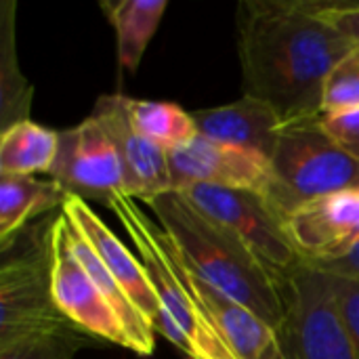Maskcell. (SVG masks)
<instances>
[{
	"label": "cell",
	"mask_w": 359,
	"mask_h": 359,
	"mask_svg": "<svg viewBox=\"0 0 359 359\" xmlns=\"http://www.w3.org/2000/svg\"><path fill=\"white\" fill-rule=\"evenodd\" d=\"M324 276L328 282V290H330L334 309L349 334V341H351L359 359V282L330 276V273H324Z\"/></svg>",
	"instance_id": "cell-23"
},
{
	"label": "cell",
	"mask_w": 359,
	"mask_h": 359,
	"mask_svg": "<svg viewBox=\"0 0 359 359\" xmlns=\"http://www.w3.org/2000/svg\"><path fill=\"white\" fill-rule=\"evenodd\" d=\"M107 208L120 219L124 231L135 244L158 297L160 320L156 332H162L191 359H240L210 326L194 294L175 271L158 221L139 206V200L126 194H116Z\"/></svg>",
	"instance_id": "cell-3"
},
{
	"label": "cell",
	"mask_w": 359,
	"mask_h": 359,
	"mask_svg": "<svg viewBox=\"0 0 359 359\" xmlns=\"http://www.w3.org/2000/svg\"><path fill=\"white\" fill-rule=\"evenodd\" d=\"M286 318L278 330L284 359H358L334 309L326 276L303 265L284 284Z\"/></svg>",
	"instance_id": "cell-7"
},
{
	"label": "cell",
	"mask_w": 359,
	"mask_h": 359,
	"mask_svg": "<svg viewBox=\"0 0 359 359\" xmlns=\"http://www.w3.org/2000/svg\"><path fill=\"white\" fill-rule=\"evenodd\" d=\"M126 109L133 128L141 137L164 147L166 151L198 137V128L191 118V111H185L177 103L128 97Z\"/></svg>",
	"instance_id": "cell-20"
},
{
	"label": "cell",
	"mask_w": 359,
	"mask_h": 359,
	"mask_svg": "<svg viewBox=\"0 0 359 359\" xmlns=\"http://www.w3.org/2000/svg\"><path fill=\"white\" fill-rule=\"evenodd\" d=\"M55 217L29 223L0 244V349L69 324L50 290Z\"/></svg>",
	"instance_id": "cell-4"
},
{
	"label": "cell",
	"mask_w": 359,
	"mask_h": 359,
	"mask_svg": "<svg viewBox=\"0 0 359 359\" xmlns=\"http://www.w3.org/2000/svg\"><path fill=\"white\" fill-rule=\"evenodd\" d=\"M50 290L57 309L78 330L130 349L116 311L74 257L69 244V223L61 210L50 227Z\"/></svg>",
	"instance_id": "cell-8"
},
{
	"label": "cell",
	"mask_w": 359,
	"mask_h": 359,
	"mask_svg": "<svg viewBox=\"0 0 359 359\" xmlns=\"http://www.w3.org/2000/svg\"><path fill=\"white\" fill-rule=\"evenodd\" d=\"M284 227L309 267L347 257L359 246V189L337 191L301 206L284 221Z\"/></svg>",
	"instance_id": "cell-11"
},
{
	"label": "cell",
	"mask_w": 359,
	"mask_h": 359,
	"mask_svg": "<svg viewBox=\"0 0 359 359\" xmlns=\"http://www.w3.org/2000/svg\"><path fill=\"white\" fill-rule=\"evenodd\" d=\"M48 177L67 194L97 200L105 206L116 194H124L118 151L93 116L59 133V149Z\"/></svg>",
	"instance_id": "cell-9"
},
{
	"label": "cell",
	"mask_w": 359,
	"mask_h": 359,
	"mask_svg": "<svg viewBox=\"0 0 359 359\" xmlns=\"http://www.w3.org/2000/svg\"><path fill=\"white\" fill-rule=\"evenodd\" d=\"M82 334L84 332L74 324H67L53 332L36 334L0 349V359H74L86 345Z\"/></svg>",
	"instance_id": "cell-21"
},
{
	"label": "cell",
	"mask_w": 359,
	"mask_h": 359,
	"mask_svg": "<svg viewBox=\"0 0 359 359\" xmlns=\"http://www.w3.org/2000/svg\"><path fill=\"white\" fill-rule=\"evenodd\" d=\"M61 212L69 221V225L86 240V244L95 250L107 271L116 278L124 294L137 307V311L145 318V322L156 330L160 320V303L151 288V282L145 273V267L139 257H135L118 236L99 219L93 206L76 194H69L61 206Z\"/></svg>",
	"instance_id": "cell-14"
},
{
	"label": "cell",
	"mask_w": 359,
	"mask_h": 359,
	"mask_svg": "<svg viewBox=\"0 0 359 359\" xmlns=\"http://www.w3.org/2000/svg\"><path fill=\"white\" fill-rule=\"evenodd\" d=\"M170 191H185L196 185L248 189L265 194L271 166L263 156L221 145L202 135L166 151Z\"/></svg>",
	"instance_id": "cell-10"
},
{
	"label": "cell",
	"mask_w": 359,
	"mask_h": 359,
	"mask_svg": "<svg viewBox=\"0 0 359 359\" xmlns=\"http://www.w3.org/2000/svg\"><path fill=\"white\" fill-rule=\"evenodd\" d=\"M309 8L332 23L345 38L359 46V2H307Z\"/></svg>",
	"instance_id": "cell-25"
},
{
	"label": "cell",
	"mask_w": 359,
	"mask_h": 359,
	"mask_svg": "<svg viewBox=\"0 0 359 359\" xmlns=\"http://www.w3.org/2000/svg\"><path fill=\"white\" fill-rule=\"evenodd\" d=\"M69 194L53 179L0 177V244L8 242L34 219L63 206Z\"/></svg>",
	"instance_id": "cell-16"
},
{
	"label": "cell",
	"mask_w": 359,
	"mask_h": 359,
	"mask_svg": "<svg viewBox=\"0 0 359 359\" xmlns=\"http://www.w3.org/2000/svg\"><path fill=\"white\" fill-rule=\"evenodd\" d=\"M183 194L202 215L236 233L282 282L305 263L288 240L284 221L271 210L265 198L248 189H225L196 185Z\"/></svg>",
	"instance_id": "cell-6"
},
{
	"label": "cell",
	"mask_w": 359,
	"mask_h": 359,
	"mask_svg": "<svg viewBox=\"0 0 359 359\" xmlns=\"http://www.w3.org/2000/svg\"><path fill=\"white\" fill-rule=\"evenodd\" d=\"M320 124L345 154L359 162V107L324 114L320 118Z\"/></svg>",
	"instance_id": "cell-24"
},
{
	"label": "cell",
	"mask_w": 359,
	"mask_h": 359,
	"mask_svg": "<svg viewBox=\"0 0 359 359\" xmlns=\"http://www.w3.org/2000/svg\"><path fill=\"white\" fill-rule=\"evenodd\" d=\"M313 269L324 271V273H330V276H339V278H347V280L359 282V246L355 250H351L347 257H343V259H339L334 263L318 265Z\"/></svg>",
	"instance_id": "cell-26"
},
{
	"label": "cell",
	"mask_w": 359,
	"mask_h": 359,
	"mask_svg": "<svg viewBox=\"0 0 359 359\" xmlns=\"http://www.w3.org/2000/svg\"><path fill=\"white\" fill-rule=\"evenodd\" d=\"M59 149V133L32 120L0 133V177L48 175Z\"/></svg>",
	"instance_id": "cell-17"
},
{
	"label": "cell",
	"mask_w": 359,
	"mask_h": 359,
	"mask_svg": "<svg viewBox=\"0 0 359 359\" xmlns=\"http://www.w3.org/2000/svg\"><path fill=\"white\" fill-rule=\"evenodd\" d=\"M269 166L263 198L282 221L318 198L359 189V162L326 135L320 120L284 126Z\"/></svg>",
	"instance_id": "cell-5"
},
{
	"label": "cell",
	"mask_w": 359,
	"mask_h": 359,
	"mask_svg": "<svg viewBox=\"0 0 359 359\" xmlns=\"http://www.w3.org/2000/svg\"><path fill=\"white\" fill-rule=\"evenodd\" d=\"M187 267L208 286L244 305L276 332L286 318L284 284L229 229L202 215L183 194L145 202Z\"/></svg>",
	"instance_id": "cell-2"
},
{
	"label": "cell",
	"mask_w": 359,
	"mask_h": 359,
	"mask_svg": "<svg viewBox=\"0 0 359 359\" xmlns=\"http://www.w3.org/2000/svg\"><path fill=\"white\" fill-rule=\"evenodd\" d=\"M128 97L124 95H103L97 99L93 118L111 139L122 172H124V194L147 202L160 194L170 191V172L166 149L141 137L128 120Z\"/></svg>",
	"instance_id": "cell-13"
},
{
	"label": "cell",
	"mask_w": 359,
	"mask_h": 359,
	"mask_svg": "<svg viewBox=\"0 0 359 359\" xmlns=\"http://www.w3.org/2000/svg\"><path fill=\"white\" fill-rule=\"evenodd\" d=\"M164 246L170 257V263L175 271L179 273L181 282L189 288L194 294L198 307L210 322V326L217 330V334L223 339V343L240 359H284L280 337L278 332L265 324L259 316H255L250 309H246L240 303H233L206 282H202L183 261L179 250L172 246L168 236L162 229Z\"/></svg>",
	"instance_id": "cell-12"
},
{
	"label": "cell",
	"mask_w": 359,
	"mask_h": 359,
	"mask_svg": "<svg viewBox=\"0 0 359 359\" xmlns=\"http://www.w3.org/2000/svg\"><path fill=\"white\" fill-rule=\"evenodd\" d=\"M191 118L198 135L204 139L263 156L265 160H271L284 130L276 109L252 97H242L221 107L196 109Z\"/></svg>",
	"instance_id": "cell-15"
},
{
	"label": "cell",
	"mask_w": 359,
	"mask_h": 359,
	"mask_svg": "<svg viewBox=\"0 0 359 359\" xmlns=\"http://www.w3.org/2000/svg\"><path fill=\"white\" fill-rule=\"evenodd\" d=\"M353 107H359V46L328 74L324 84V114Z\"/></svg>",
	"instance_id": "cell-22"
},
{
	"label": "cell",
	"mask_w": 359,
	"mask_h": 359,
	"mask_svg": "<svg viewBox=\"0 0 359 359\" xmlns=\"http://www.w3.org/2000/svg\"><path fill=\"white\" fill-rule=\"evenodd\" d=\"M101 6L116 32L120 65L137 72L166 11V0H118Z\"/></svg>",
	"instance_id": "cell-18"
},
{
	"label": "cell",
	"mask_w": 359,
	"mask_h": 359,
	"mask_svg": "<svg viewBox=\"0 0 359 359\" xmlns=\"http://www.w3.org/2000/svg\"><path fill=\"white\" fill-rule=\"evenodd\" d=\"M15 2L0 4V133L29 120L34 88L21 76L15 53Z\"/></svg>",
	"instance_id": "cell-19"
},
{
	"label": "cell",
	"mask_w": 359,
	"mask_h": 359,
	"mask_svg": "<svg viewBox=\"0 0 359 359\" xmlns=\"http://www.w3.org/2000/svg\"><path fill=\"white\" fill-rule=\"evenodd\" d=\"M353 48L307 2L246 0L238 8L244 97L273 107L284 126L322 118L326 78Z\"/></svg>",
	"instance_id": "cell-1"
}]
</instances>
